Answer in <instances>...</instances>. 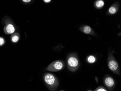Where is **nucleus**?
Listing matches in <instances>:
<instances>
[{"label":"nucleus","instance_id":"5","mask_svg":"<svg viewBox=\"0 0 121 91\" xmlns=\"http://www.w3.org/2000/svg\"><path fill=\"white\" fill-rule=\"evenodd\" d=\"M65 64L64 62L61 60H57L52 62L47 67L46 70L52 72H57L64 69Z\"/></svg>","mask_w":121,"mask_h":91},{"label":"nucleus","instance_id":"7","mask_svg":"<svg viewBox=\"0 0 121 91\" xmlns=\"http://www.w3.org/2000/svg\"><path fill=\"white\" fill-rule=\"evenodd\" d=\"M81 31L87 34L90 35H95V33L93 29L89 26L87 25H83L80 27L79 29Z\"/></svg>","mask_w":121,"mask_h":91},{"label":"nucleus","instance_id":"13","mask_svg":"<svg viewBox=\"0 0 121 91\" xmlns=\"http://www.w3.org/2000/svg\"><path fill=\"white\" fill-rule=\"evenodd\" d=\"M94 91H108L106 89L103 87L100 86L97 87Z\"/></svg>","mask_w":121,"mask_h":91},{"label":"nucleus","instance_id":"3","mask_svg":"<svg viewBox=\"0 0 121 91\" xmlns=\"http://www.w3.org/2000/svg\"><path fill=\"white\" fill-rule=\"evenodd\" d=\"M3 24H4L3 30L5 34L7 35L13 34L16 31V27L12 19L7 16H5L3 18Z\"/></svg>","mask_w":121,"mask_h":91},{"label":"nucleus","instance_id":"10","mask_svg":"<svg viewBox=\"0 0 121 91\" xmlns=\"http://www.w3.org/2000/svg\"><path fill=\"white\" fill-rule=\"evenodd\" d=\"M104 2L103 0H98L95 1L94 6L97 9H101L104 5Z\"/></svg>","mask_w":121,"mask_h":91},{"label":"nucleus","instance_id":"11","mask_svg":"<svg viewBox=\"0 0 121 91\" xmlns=\"http://www.w3.org/2000/svg\"><path fill=\"white\" fill-rule=\"evenodd\" d=\"M96 61H97V59L94 55H89L86 58V61L87 62L90 64L94 63Z\"/></svg>","mask_w":121,"mask_h":91},{"label":"nucleus","instance_id":"6","mask_svg":"<svg viewBox=\"0 0 121 91\" xmlns=\"http://www.w3.org/2000/svg\"><path fill=\"white\" fill-rule=\"evenodd\" d=\"M103 82L104 85L109 89H113L116 84L115 81L113 78L109 76H107L105 77L104 78Z\"/></svg>","mask_w":121,"mask_h":91},{"label":"nucleus","instance_id":"15","mask_svg":"<svg viewBox=\"0 0 121 91\" xmlns=\"http://www.w3.org/2000/svg\"><path fill=\"white\" fill-rule=\"evenodd\" d=\"M43 1L45 3H48L51 2L52 1L51 0H43Z\"/></svg>","mask_w":121,"mask_h":91},{"label":"nucleus","instance_id":"12","mask_svg":"<svg viewBox=\"0 0 121 91\" xmlns=\"http://www.w3.org/2000/svg\"><path fill=\"white\" fill-rule=\"evenodd\" d=\"M5 40L3 37H0V46H2L5 44Z\"/></svg>","mask_w":121,"mask_h":91},{"label":"nucleus","instance_id":"8","mask_svg":"<svg viewBox=\"0 0 121 91\" xmlns=\"http://www.w3.org/2000/svg\"><path fill=\"white\" fill-rule=\"evenodd\" d=\"M119 4L117 3L111 5L108 10V13L109 15H113L117 13L119 10Z\"/></svg>","mask_w":121,"mask_h":91},{"label":"nucleus","instance_id":"4","mask_svg":"<svg viewBox=\"0 0 121 91\" xmlns=\"http://www.w3.org/2000/svg\"><path fill=\"white\" fill-rule=\"evenodd\" d=\"M108 65L109 69L112 72L115 74L119 75L120 69L119 64L111 53H110L108 56Z\"/></svg>","mask_w":121,"mask_h":91},{"label":"nucleus","instance_id":"17","mask_svg":"<svg viewBox=\"0 0 121 91\" xmlns=\"http://www.w3.org/2000/svg\"><path fill=\"white\" fill-rule=\"evenodd\" d=\"M60 91H64V90H60Z\"/></svg>","mask_w":121,"mask_h":91},{"label":"nucleus","instance_id":"1","mask_svg":"<svg viewBox=\"0 0 121 91\" xmlns=\"http://www.w3.org/2000/svg\"><path fill=\"white\" fill-rule=\"evenodd\" d=\"M43 80L48 88L51 91L56 90L59 85L57 78L52 73H45L43 76Z\"/></svg>","mask_w":121,"mask_h":91},{"label":"nucleus","instance_id":"16","mask_svg":"<svg viewBox=\"0 0 121 91\" xmlns=\"http://www.w3.org/2000/svg\"><path fill=\"white\" fill-rule=\"evenodd\" d=\"M92 91V90H88V91Z\"/></svg>","mask_w":121,"mask_h":91},{"label":"nucleus","instance_id":"9","mask_svg":"<svg viewBox=\"0 0 121 91\" xmlns=\"http://www.w3.org/2000/svg\"><path fill=\"white\" fill-rule=\"evenodd\" d=\"M20 39V35L19 33H15L13 34L11 37V41L12 43L18 42Z\"/></svg>","mask_w":121,"mask_h":91},{"label":"nucleus","instance_id":"14","mask_svg":"<svg viewBox=\"0 0 121 91\" xmlns=\"http://www.w3.org/2000/svg\"><path fill=\"white\" fill-rule=\"evenodd\" d=\"M31 0H22V2H23L25 3H29L31 2Z\"/></svg>","mask_w":121,"mask_h":91},{"label":"nucleus","instance_id":"2","mask_svg":"<svg viewBox=\"0 0 121 91\" xmlns=\"http://www.w3.org/2000/svg\"><path fill=\"white\" fill-rule=\"evenodd\" d=\"M66 61L68 69L70 72H74L79 67L80 61L76 53L69 54L67 57Z\"/></svg>","mask_w":121,"mask_h":91}]
</instances>
